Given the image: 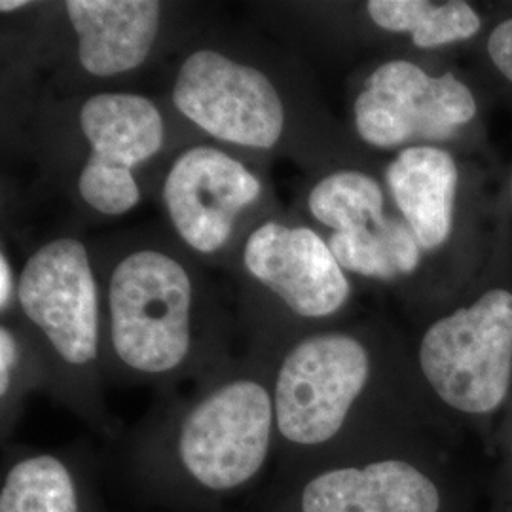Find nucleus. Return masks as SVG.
I'll list each match as a JSON object with an SVG mask.
<instances>
[{
	"label": "nucleus",
	"instance_id": "nucleus-1",
	"mask_svg": "<svg viewBox=\"0 0 512 512\" xmlns=\"http://www.w3.org/2000/svg\"><path fill=\"white\" fill-rule=\"evenodd\" d=\"M164 97L203 139L321 173V114L291 46L245 27L205 23L171 57Z\"/></svg>",
	"mask_w": 512,
	"mask_h": 512
},
{
	"label": "nucleus",
	"instance_id": "nucleus-2",
	"mask_svg": "<svg viewBox=\"0 0 512 512\" xmlns=\"http://www.w3.org/2000/svg\"><path fill=\"white\" fill-rule=\"evenodd\" d=\"M23 128L40 188L95 222L128 217L171 156L203 139L164 95L137 90L37 95Z\"/></svg>",
	"mask_w": 512,
	"mask_h": 512
},
{
	"label": "nucleus",
	"instance_id": "nucleus-3",
	"mask_svg": "<svg viewBox=\"0 0 512 512\" xmlns=\"http://www.w3.org/2000/svg\"><path fill=\"white\" fill-rule=\"evenodd\" d=\"M90 243L103 293V370L162 382L209 365L228 315L205 266L164 224Z\"/></svg>",
	"mask_w": 512,
	"mask_h": 512
},
{
	"label": "nucleus",
	"instance_id": "nucleus-4",
	"mask_svg": "<svg viewBox=\"0 0 512 512\" xmlns=\"http://www.w3.org/2000/svg\"><path fill=\"white\" fill-rule=\"evenodd\" d=\"M18 325L37 357L42 382L80 410L97 406L105 313L92 243L74 228L38 239L19 266Z\"/></svg>",
	"mask_w": 512,
	"mask_h": 512
},
{
	"label": "nucleus",
	"instance_id": "nucleus-5",
	"mask_svg": "<svg viewBox=\"0 0 512 512\" xmlns=\"http://www.w3.org/2000/svg\"><path fill=\"white\" fill-rule=\"evenodd\" d=\"M258 351L275 357L348 306L351 283L327 239L294 211L256 224L228 270Z\"/></svg>",
	"mask_w": 512,
	"mask_h": 512
},
{
	"label": "nucleus",
	"instance_id": "nucleus-6",
	"mask_svg": "<svg viewBox=\"0 0 512 512\" xmlns=\"http://www.w3.org/2000/svg\"><path fill=\"white\" fill-rule=\"evenodd\" d=\"M154 198L171 236L205 268L224 272L256 224L285 211L266 162L209 139L171 156Z\"/></svg>",
	"mask_w": 512,
	"mask_h": 512
},
{
	"label": "nucleus",
	"instance_id": "nucleus-7",
	"mask_svg": "<svg viewBox=\"0 0 512 512\" xmlns=\"http://www.w3.org/2000/svg\"><path fill=\"white\" fill-rule=\"evenodd\" d=\"M274 359L262 353L251 365L219 370L175 418L173 454L203 492H238L268 463L277 439Z\"/></svg>",
	"mask_w": 512,
	"mask_h": 512
},
{
	"label": "nucleus",
	"instance_id": "nucleus-8",
	"mask_svg": "<svg viewBox=\"0 0 512 512\" xmlns=\"http://www.w3.org/2000/svg\"><path fill=\"white\" fill-rule=\"evenodd\" d=\"M374 357L346 330L308 332L275 353V429L283 446L313 452L338 439L372 384Z\"/></svg>",
	"mask_w": 512,
	"mask_h": 512
},
{
	"label": "nucleus",
	"instance_id": "nucleus-9",
	"mask_svg": "<svg viewBox=\"0 0 512 512\" xmlns=\"http://www.w3.org/2000/svg\"><path fill=\"white\" fill-rule=\"evenodd\" d=\"M421 376L448 408L490 416L512 384V294L495 289L440 317L418 344Z\"/></svg>",
	"mask_w": 512,
	"mask_h": 512
},
{
	"label": "nucleus",
	"instance_id": "nucleus-10",
	"mask_svg": "<svg viewBox=\"0 0 512 512\" xmlns=\"http://www.w3.org/2000/svg\"><path fill=\"white\" fill-rule=\"evenodd\" d=\"M475 114V95L454 74L433 76L408 59L374 67L351 105L357 137L380 150L446 141Z\"/></svg>",
	"mask_w": 512,
	"mask_h": 512
},
{
	"label": "nucleus",
	"instance_id": "nucleus-11",
	"mask_svg": "<svg viewBox=\"0 0 512 512\" xmlns=\"http://www.w3.org/2000/svg\"><path fill=\"white\" fill-rule=\"evenodd\" d=\"M446 480L401 456L340 463L310 476L296 512H450Z\"/></svg>",
	"mask_w": 512,
	"mask_h": 512
},
{
	"label": "nucleus",
	"instance_id": "nucleus-12",
	"mask_svg": "<svg viewBox=\"0 0 512 512\" xmlns=\"http://www.w3.org/2000/svg\"><path fill=\"white\" fill-rule=\"evenodd\" d=\"M385 184L423 253L437 251L452 234L458 167L433 145L403 148L385 167Z\"/></svg>",
	"mask_w": 512,
	"mask_h": 512
},
{
	"label": "nucleus",
	"instance_id": "nucleus-13",
	"mask_svg": "<svg viewBox=\"0 0 512 512\" xmlns=\"http://www.w3.org/2000/svg\"><path fill=\"white\" fill-rule=\"evenodd\" d=\"M385 205V190L372 175L353 167H336L313 175L300 209L302 219L321 236H329L384 219Z\"/></svg>",
	"mask_w": 512,
	"mask_h": 512
},
{
	"label": "nucleus",
	"instance_id": "nucleus-14",
	"mask_svg": "<svg viewBox=\"0 0 512 512\" xmlns=\"http://www.w3.org/2000/svg\"><path fill=\"white\" fill-rule=\"evenodd\" d=\"M323 238L346 274L395 281L420 268L423 251L403 217L385 215L374 224Z\"/></svg>",
	"mask_w": 512,
	"mask_h": 512
},
{
	"label": "nucleus",
	"instance_id": "nucleus-15",
	"mask_svg": "<svg viewBox=\"0 0 512 512\" xmlns=\"http://www.w3.org/2000/svg\"><path fill=\"white\" fill-rule=\"evenodd\" d=\"M365 10L374 27L391 35H410L421 50L461 42L480 31L475 8L461 0H370Z\"/></svg>",
	"mask_w": 512,
	"mask_h": 512
},
{
	"label": "nucleus",
	"instance_id": "nucleus-16",
	"mask_svg": "<svg viewBox=\"0 0 512 512\" xmlns=\"http://www.w3.org/2000/svg\"><path fill=\"white\" fill-rule=\"evenodd\" d=\"M0 512H84L73 469L50 452L19 459L2 480Z\"/></svg>",
	"mask_w": 512,
	"mask_h": 512
},
{
	"label": "nucleus",
	"instance_id": "nucleus-17",
	"mask_svg": "<svg viewBox=\"0 0 512 512\" xmlns=\"http://www.w3.org/2000/svg\"><path fill=\"white\" fill-rule=\"evenodd\" d=\"M27 380H42L40 366L27 338L12 321L0 325V403L2 414L23 395Z\"/></svg>",
	"mask_w": 512,
	"mask_h": 512
},
{
	"label": "nucleus",
	"instance_id": "nucleus-18",
	"mask_svg": "<svg viewBox=\"0 0 512 512\" xmlns=\"http://www.w3.org/2000/svg\"><path fill=\"white\" fill-rule=\"evenodd\" d=\"M18 279L16 266L12 255L6 247V241L0 243V315L2 321L12 317L16 313V302H18Z\"/></svg>",
	"mask_w": 512,
	"mask_h": 512
},
{
	"label": "nucleus",
	"instance_id": "nucleus-19",
	"mask_svg": "<svg viewBox=\"0 0 512 512\" xmlns=\"http://www.w3.org/2000/svg\"><path fill=\"white\" fill-rule=\"evenodd\" d=\"M488 54L501 74L512 84V19H507L495 27L488 40Z\"/></svg>",
	"mask_w": 512,
	"mask_h": 512
},
{
	"label": "nucleus",
	"instance_id": "nucleus-20",
	"mask_svg": "<svg viewBox=\"0 0 512 512\" xmlns=\"http://www.w3.org/2000/svg\"><path fill=\"white\" fill-rule=\"evenodd\" d=\"M511 458H512V444H511Z\"/></svg>",
	"mask_w": 512,
	"mask_h": 512
},
{
	"label": "nucleus",
	"instance_id": "nucleus-21",
	"mask_svg": "<svg viewBox=\"0 0 512 512\" xmlns=\"http://www.w3.org/2000/svg\"><path fill=\"white\" fill-rule=\"evenodd\" d=\"M511 194H512V181H511Z\"/></svg>",
	"mask_w": 512,
	"mask_h": 512
}]
</instances>
